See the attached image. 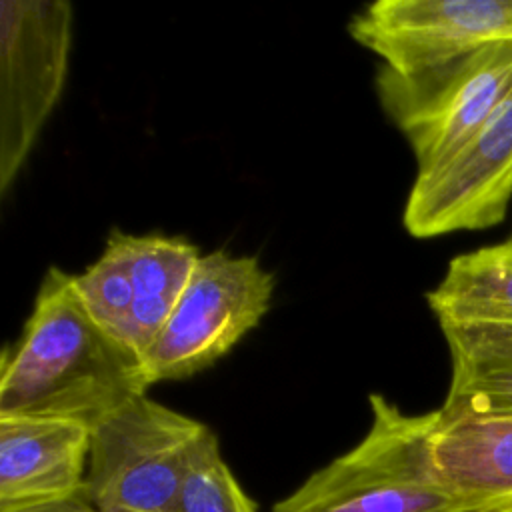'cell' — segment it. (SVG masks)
<instances>
[{"label": "cell", "mask_w": 512, "mask_h": 512, "mask_svg": "<svg viewBox=\"0 0 512 512\" xmlns=\"http://www.w3.org/2000/svg\"><path fill=\"white\" fill-rule=\"evenodd\" d=\"M150 386L140 352L94 320L74 274L48 268L18 342L2 358L0 414L66 418L94 428Z\"/></svg>", "instance_id": "6da1fadb"}, {"label": "cell", "mask_w": 512, "mask_h": 512, "mask_svg": "<svg viewBox=\"0 0 512 512\" xmlns=\"http://www.w3.org/2000/svg\"><path fill=\"white\" fill-rule=\"evenodd\" d=\"M372 422L362 440L314 470L272 512H456L428 454L436 410L408 414L370 396Z\"/></svg>", "instance_id": "7a4b0ae2"}, {"label": "cell", "mask_w": 512, "mask_h": 512, "mask_svg": "<svg viewBox=\"0 0 512 512\" xmlns=\"http://www.w3.org/2000/svg\"><path fill=\"white\" fill-rule=\"evenodd\" d=\"M208 430L148 394L100 420L84 482L96 512H168Z\"/></svg>", "instance_id": "3957f363"}, {"label": "cell", "mask_w": 512, "mask_h": 512, "mask_svg": "<svg viewBox=\"0 0 512 512\" xmlns=\"http://www.w3.org/2000/svg\"><path fill=\"white\" fill-rule=\"evenodd\" d=\"M510 86L512 42L412 76H398L382 66L376 74L378 100L410 144L416 176H428L448 164Z\"/></svg>", "instance_id": "277c9868"}, {"label": "cell", "mask_w": 512, "mask_h": 512, "mask_svg": "<svg viewBox=\"0 0 512 512\" xmlns=\"http://www.w3.org/2000/svg\"><path fill=\"white\" fill-rule=\"evenodd\" d=\"M274 276L256 256L202 254L168 322L144 354L152 384L198 374L228 354L270 308Z\"/></svg>", "instance_id": "5b68a950"}, {"label": "cell", "mask_w": 512, "mask_h": 512, "mask_svg": "<svg viewBox=\"0 0 512 512\" xmlns=\"http://www.w3.org/2000/svg\"><path fill=\"white\" fill-rule=\"evenodd\" d=\"M66 0L0 2V192L6 194L58 104L72 46Z\"/></svg>", "instance_id": "8992f818"}, {"label": "cell", "mask_w": 512, "mask_h": 512, "mask_svg": "<svg viewBox=\"0 0 512 512\" xmlns=\"http://www.w3.org/2000/svg\"><path fill=\"white\" fill-rule=\"evenodd\" d=\"M348 32L382 68L412 76L512 42V0H376Z\"/></svg>", "instance_id": "52a82bcc"}, {"label": "cell", "mask_w": 512, "mask_h": 512, "mask_svg": "<svg viewBox=\"0 0 512 512\" xmlns=\"http://www.w3.org/2000/svg\"><path fill=\"white\" fill-rule=\"evenodd\" d=\"M512 198V86L470 142L440 170L416 176L404 228L414 238L500 224Z\"/></svg>", "instance_id": "ba28073f"}, {"label": "cell", "mask_w": 512, "mask_h": 512, "mask_svg": "<svg viewBox=\"0 0 512 512\" xmlns=\"http://www.w3.org/2000/svg\"><path fill=\"white\" fill-rule=\"evenodd\" d=\"M92 428L66 418L0 414V506L84 490Z\"/></svg>", "instance_id": "9c48e42d"}, {"label": "cell", "mask_w": 512, "mask_h": 512, "mask_svg": "<svg viewBox=\"0 0 512 512\" xmlns=\"http://www.w3.org/2000/svg\"><path fill=\"white\" fill-rule=\"evenodd\" d=\"M438 482L462 510H512V414H444L428 436Z\"/></svg>", "instance_id": "30bf717a"}, {"label": "cell", "mask_w": 512, "mask_h": 512, "mask_svg": "<svg viewBox=\"0 0 512 512\" xmlns=\"http://www.w3.org/2000/svg\"><path fill=\"white\" fill-rule=\"evenodd\" d=\"M452 376L444 414H512V324H440Z\"/></svg>", "instance_id": "8fae6325"}, {"label": "cell", "mask_w": 512, "mask_h": 512, "mask_svg": "<svg viewBox=\"0 0 512 512\" xmlns=\"http://www.w3.org/2000/svg\"><path fill=\"white\" fill-rule=\"evenodd\" d=\"M426 300L438 324H512V236L454 256Z\"/></svg>", "instance_id": "7c38bea8"}, {"label": "cell", "mask_w": 512, "mask_h": 512, "mask_svg": "<svg viewBox=\"0 0 512 512\" xmlns=\"http://www.w3.org/2000/svg\"><path fill=\"white\" fill-rule=\"evenodd\" d=\"M130 250L134 346L144 358L176 308L202 254L186 238L164 234H130Z\"/></svg>", "instance_id": "4fadbf2b"}, {"label": "cell", "mask_w": 512, "mask_h": 512, "mask_svg": "<svg viewBox=\"0 0 512 512\" xmlns=\"http://www.w3.org/2000/svg\"><path fill=\"white\" fill-rule=\"evenodd\" d=\"M74 286L94 320L136 350L130 234L112 230L98 260L74 274Z\"/></svg>", "instance_id": "5bb4252c"}, {"label": "cell", "mask_w": 512, "mask_h": 512, "mask_svg": "<svg viewBox=\"0 0 512 512\" xmlns=\"http://www.w3.org/2000/svg\"><path fill=\"white\" fill-rule=\"evenodd\" d=\"M168 512H258L224 460L212 430L196 446Z\"/></svg>", "instance_id": "9a60e30c"}, {"label": "cell", "mask_w": 512, "mask_h": 512, "mask_svg": "<svg viewBox=\"0 0 512 512\" xmlns=\"http://www.w3.org/2000/svg\"><path fill=\"white\" fill-rule=\"evenodd\" d=\"M0 512H96L86 488L74 496L0 506Z\"/></svg>", "instance_id": "2e32d148"}, {"label": "cell", "mask_w": 512, "mask_h": 512, "mask_svg": "<svg viewBox=\"0 0 512 512\" xmlns=\"http://www.w3.org/2000/svg\"><path fill=\"white\" fill-rule=\"evenodd\" d=\"M456 512H478V510H456Z\"/></svg>", "instance_id": "e0dca14e"}, {"label": "cell", "mask_w": 512, "mask_h": 512, "mask_svg": "<svg viewBox=\"0 0 512 512\" xmlns=\"http://www.w3.org/2000/svg\"><path fill=\"white\" fill-rule=\"evenodd\" d=\"M510 512H512V510H510Z\"/></svg>", "instance_id": "ac0fdd59"}]
</instances>
